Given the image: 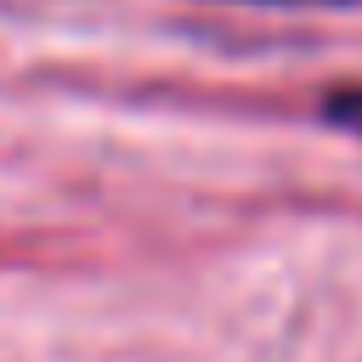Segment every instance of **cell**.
<instances>
[{"label": "cell", "mask_w": 362, "mask_h": 362, "mask_svg": "<svg viewBox=\"0 0 362 362\" xmlns=\"http://www.w3.org/2000/svg\"><path fill=\"white\" fill-rule=\"evenodd\" d=\"M322 113H328L334 124H362V85H345V90H334V96L322 102Z\"/></svg>", "instance_id": "1"}, {"label": "cell", "mask_w": 362, "mask_h": 362, "mask_svg": "<svg viewBox=\"0 0 362 362\" xmlns=\"http://www.w3.org/2000/svg\"><path fill=\"white\" fill-rule=\"evenodd\" d=\"M255 6H345V0H255Z\"/></svg>", "instance_id": "2"}]
</instances>
